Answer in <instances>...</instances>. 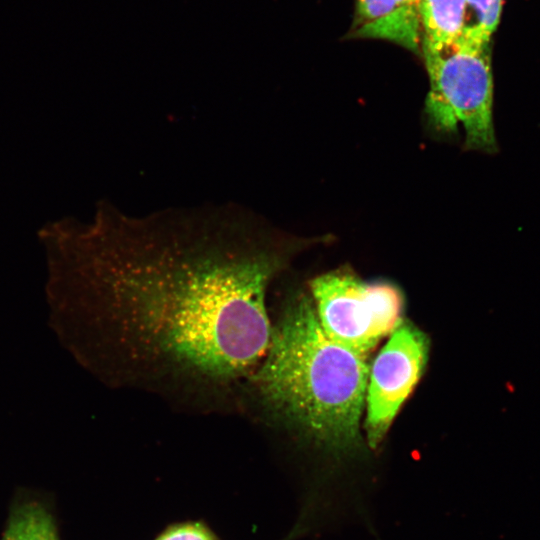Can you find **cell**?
<instances>
[{
  "label": "cell",
  "mask_w": 540,
  "mask_h": 540,
  "mask_svg": "<svg viewBox=\"0 0 540 540\" xmlns=\"http://www.w3.org/2000/svg\"><path fill=\"white\" fill-rule=\"evenodd\" d=\"M368 372L367 357L333 341L311 297L296 291L271 317L268 348L243 384L238 413L319 450L329 486L368 452L360 432Z\"/></svg>",
  "instance_id": "7a4b0ae2"
},
{
  "label": "cell",
  "mask_w": 540,
  "mask_h": 540,
  "mask_svg": "<svg viewBox=\"0 0 540 540\" xmlns=\"http://www.w3.org/2000/svg\"><path fill=\"white\" fill-rule=\"evenodd\" d=\"M2 540H58V537L48 511L37 502H27L11 513Z\"/></svg>",
  "instance_id": "ba28073f"
},
{
  "label": "cell",
  "mask_w": 540,
  "mask_h": 540,
  "mask_svg": "<svg viewBox=\"0 0 540 540\" xmlns=\"http://www.w3.org/2000/svg\"><path fill=\"white\" fill-rule=\"evenodd\" d=\"M503 0H468L467 7L473 9L477 22L470 25L484 37L490 39L495 31L502 11Z\"/></svg>",
  "instance_id": "9c48e42d"
},
{
  "label": "cell",
  "mask_w": 540,
  "mask_h": 540,
  "mask_svg": "<svg viewBox=\"0 0 540 540\" xmlns=\"http://www.w3.org/2000/svg\"><path fill=\"white\" fill-rule=\"evenodd\" d=\"M156 540H217L216 537L200 523L175 525L167 529Z\"/></svg>",
  "instance_id": "30bf717a"
},
{
  "label": "cell",
  "mask_w": 540,
  "mask_h": 540,
  "mask_svg": "<svg viewBox=\"0 0 540 540\" xmlns=\"http://www.w3.org/2000/svg\"><path fill=\"white\" fill-rule=\"evenodd\" d=\"M49 324L112 388L175 408L235 413L270 340L271 285L313 240L235 203L131 216L107 200L89 222L49 221Z\"/></svg>",
  "instance_id": "6da1fadb"
},
{
  "label": "cell",
  "mask_w": 540,
  "mask_h": 540,
  "mask_svg": "<svg viewBox=\"0 0 540 540\" xmlns=\"http://www.w3.org/2000/svg\"><path fill=\"white\" fill-rule=\"evenodd\" d=\"M353 36L421 51L420 0H357Z\"/></svg>",
  "instance_id": "8992f818"
},
{
  "label": "cell",
  "mask_w": 540,
  "mask_h": 540,
  "mask_svg": "<svg viewBox=\"0 0 540 540\" xmlns=\"http://www.w3.org/2000/svg\"><path fill=\"white\" fill-rule=\"evenodd\" d=\"M428 352L426 335L403 321L369 366L364 431L370 450H376L384 441L400 407L423 373Z\"/></svg>",
  "instance_id": "5b68a950"
},
{
  "label": "cell",
  "mask_w": 540,
  "mask_h": 540,
  "mask_svg": "<svg viewBox=\"0 0 540 540\" xmlns=\"http://www.w3.org/2000/svg\"><path fill=\"white\" fill-rule=\"evenodd\" d=\"M310 290L324 332L365 357L403 322L404 298L391 283L365 282L337 270L314 278Z\"/></svg>",
  "instance_id": "277c9868"
},
{
  "label": "cell",
  "mask_w": 540,
  "mask_h": 540,
  "mask_svg": "<svg viewBox=\"0 0 540 540\" xmlns=\"http://www.w3.org/2000/svg\"><path fill=\"white\" fill-rule=\"evenodd\" d=\"M489 42L471 26L449 43L421 41L430 84L425 103L429 125L442 135L454 133L461 125L465 148L487 153L497 148Z\"/></svg>",
  "instance_id": "3957f363"
},
{
  "label": "cell",
  "mask_w": 540,
  "mask_h": 540,
  "mask_svg": "<svg viewBox=\"0 0 540 540\" xmlns=\"http://www.w3.org/2000/svg\"><path fill=\"white\" fill-rule=\"evenodd\" d=\"M468 0H420L422 41L438 45L454 41L466 22Z\"/></svg>",
  "instance_id": "52a82bcc"
}]
</instances>
